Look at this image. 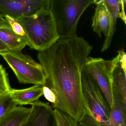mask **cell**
Here are the masks:
<instances>
[{"instance_id": "cell-1", "label": "cell", "mask_w": 126, "mask_h": 126, "mask_svg": "<svg viewBox=\"0 0 126 126\" xmlns=\"http://www.w3.org/2000/svg\"><path fill=\"white\" fill-rule=\"evenodd\" d=\"M93 46L82 37L60 39L37 54L45 77L43 85L56 96L51 105L78 122L90 113L82 82V74Z\"/></svg>"}, {"instance_id": "cell-2", "label": "cell", "mask_w": 126, "mask_h": 126, "mask_svg": "<svg viewBox=\"0 0 126 126\" xmlns=\"http://www.w3.org/2000/svg\"><path fill=\"white\" fill-rule=\"evenodd\" d=\"M17 21L25 31L28 46L32 49L39 52L43 51L52 47L60 39L50 7Z\"/></svg>"}, {"instance_id": "cell-3", "label": "cell", "mask_w": 126, "mask_h": 126, "mask_svg": "<svg viewBox=\"0 0 126 126\" xmlns=\"http://www.w3.org/2000/svg\"><path fill=\"white\" fill-rule=\"evenodd\" d=\"M84 95L90 113L79 122L80 126H111L110 109L93 78L84 69L82 74Z\"/></svg>"}, {"instance_id": "cell-4", "label": "cell", "mask_w": 126, "mask_h": 126, "mask_svg": "<svg viewBox=\"0 0 126 126\" xmlns=\"http://www.w3.org/2000/svg\"><path fill=\"white\" fill-rule=\"evenodd\" d=\"M94 0H50V9L60 39L77 36L80 17Z\"/></svg>"}, {"instance_id": "cell-5", "label": "cell", "mask_w": 126, "mask_h": 126, "mask_svg": "<svg viewBox=\"0 0 126 126\" xmlns=\"http://www.w3.org/2000/svg\"><path fill=\"white\" fill-rule=\"evenodd\" d=\"M21 84L44 85L45 77L42 67L30 56L21 51L7 50L0 53Z\"/></svg>"}, {"instance_id": "cell-6", "label": "cell", "mask_w": 126, "mask_h": 126, "mask_svg": "<svg viewBox=\"0 0 126 126\" xmlns=\"http://www.w3.org/2000/svg\"><path fill=\"white\" fill-rule=\"evenodd\" d=\"M84 69L96 82L111 109L113 105L114 93L108 60L90 56L86 61Z\"/></svg>"}, {"instance_id": "cell-7", "label": "cell", "mask_w": 126, "mask_h": 126, "mask_svg": "<svg viewBox=\"0 0 126 126\" xmlns=\"http://www.w3.org/2000/svg\"><path fill=\"white\" fill-rule=\"evenodd\" d=\"M50 7V0H0V17L9 16L17 20L24 19Z\"/></svg>"}, {"instance_id": "cell-8", "label": "cell", "mask_w": 126, "mask_h": 126, "mask_svg": "<svg viewBox=\"0 0 126 126\" xmlns=\"http://www.w3.org/2000/svg\"><path fill=\"white\" fill-rule=\"evenodd\" d=\"M108 62L113 91L118 95L123 112L126 115V55L124 51H119L118 55L108 60Z\"/></svg>"}, {"instance_id": "cell-9", "label": "cell", "mask_w": 126, "mask_h": 126, "mask_svg": "<svg viewBox=\"0 0 126 126\" xmlns=\"http://www.w3.org/2000/svg\"><path fill=\"white\" fill-rule=\"evenodd\" d=\"M32 111L22 126H54V109L49 102L38 100L31 105Z\"/></svg>"}, {"instance_id": "cell-10", "label": "cell", "mask_w": 126, "mask_h": 126, "mask_svg": "<svg viewBox=\"0 0 126 126\" xmlns=\"http://www.w3.org/2000/svg\"><path fill=\"white\" fill-rule=\"evenodd\" d=\"M0 40L9 50L21 51L28 46L27 40L17 34L5 18L0 17Z\"/></svg>"}, {"instance_id": "cell-11", "label": "cell", "mask_w": 126, "mask_h": 126, "mask_svg": "<svg viewBox=\"0 0 126 126\" xmlns=\"http://www.w3.org/2000/svg\"><path fill=\"white\" fill-rule=\"evenodd\" d=\"M43 85H34L23 89L11 88L9 94L12 101L17 106L32 105L43 95Z\"/></svg>"}, {"instance_id": "cell-12", "label": "cell", "mask_w": 126, "mask_h": 126, "mask_svg": "<svg viewBox=\"0 0 126 126\" xmlns=\"http://www.w3.org/2000/svg\"><path fill=\"white\" fill-rule=\"evenodd\" d=\"M96 5L94 15L92 18L93 31L100 37L101 33L105 37L107 36L110 26V15L104 0H94Z\"/></svg>"}, {"instance_id": "cell-13", "label": "cell", "mask_w": 126, "mask_h": 126, "mask_svg": "<svg viewBox=\"0 0 126 126\" xmlns=\"http://www.w3.org/2000/svg\"><path fill=\"white\" fill-rule=\"evenodd\" d=\"M32 108L18 106L0 119V126H22L29 118Z\"/></svg>"}, {"instance_id": "cell-14", "label": "cell", "mask_w": 126, "mask_h": 126, "mask_svg": "<svg viewBox=\"0 0 126 126\" xmlns=\"http://www.w3.org/2000/svg\"><path fill=\"white\" fill-rule=\"evenodd\" d=\"M110 15V26L107 36L105 37L101 52L106 50L110 45L116 28V20L119 18V0H104Z\"/></svg>"}, {"instance_id": "cell-15", "label": "cell", "mask_w": 126, "mask_h": 126, "mask_svg": "<svg viewBox=\"0 0 126 126\" xmlns=\"http://www.w3.org/2000/svg\"><path fill=\"white\" fill-rule=\"evenodd\" d=\"M114 101L110 109V122L111 126H126V116L123 112L120 98L114 91Z\"/></svg>"}, {"instance_id": "cell-16", "label": "cell", "mask_w": 126, "mask_h": 126, "mask_svg": "<svg viewBox=\"0 0 126 126\" xmlns=\"http://www.w3.org/2000/svg\"><path fill=\"white\" fill-rule=\"evenodd\" d=\"M54 117L56 126H80L79 122L65 113L54 109Z\"/></svg>"}, {"instance_id": "cell-17", "label": "cell", "mask_w": 126, "mask_h": 126, "mask_svg": "<svg viewBox=\"0 0 126 126\" xmlns=\"http://www.w3.org/2000/svg\"><path fill=\"white\" fill-rule=\"evenodd\" d=\"M17 106L12 101L9 93L0 95V119Z\"/></svg>"}, {"instance_id": "cell-18", "label": "cell", "mask_w": 126, "mask_h": 126, "mask_svg": "<svg viewBox=\"0 0 126 126\" xmlns=\"http://www.w3.org/2000/svg\"><path fill=\"white\" fill-rule=\"evenodd\" d=\"M11 89L8 73L2 65L0 64V95L8 93Z\"/></svg>"}, {"instance_id": "cell-19", "label": "cell", "mask_w": 126, "mask_h": 126, "mask_svg": "<svg viewBox=\"0 0 126 126\" xmlns=\"http://www.w3.org/2000/svg\"><path fill=\"white\" fill-rule=\"evenodd\" d=\"M5 18L8 22L15 33L27 40L25 31L17 20L9 16H6Z\"/></svg>"}, {"instance_id": "cell-20", "label": "cell", "mask_w": 126, "mask_h": 126, "mask_svg": "<svg viewBox=\"0 0 126 126\" xmlns=\"http://www.w3.org/2000/svg\"><path fill=\"white\" fill-rule=\"evenodd\" d=\"M43 95L49 103L53 104L56 102V98L53 92L48 87L43 85Z\"/></svg>"}, {"instance_id": "cell-21", "label": "cell", "mask_w": 126, "mask_h": 126, "mask_svg": "<svg viewBox=\"0 0 126 126\" xmlns=\"http://www.w3.org/2000/svg\"><path fill=\"white\" fill-rule=\"evenodd\" d=\"M126 3V0H119V18H121L126 24V16L125 13V6Z\"/></svg>"}, {"instance_id": "cell-22", "label": "cell", "mask_w": 126, "mask_h": 126, "mask_svg": "<svg viewBox=\"0 0 126 126\" xmlns=\"http://www.w3.org/2000/svg\"><path fill=\"white\" fill-rule=\"evenodd\" d=\"M9 50L6 45L0 40V53Z\"/></svg>"}]
</instances>
